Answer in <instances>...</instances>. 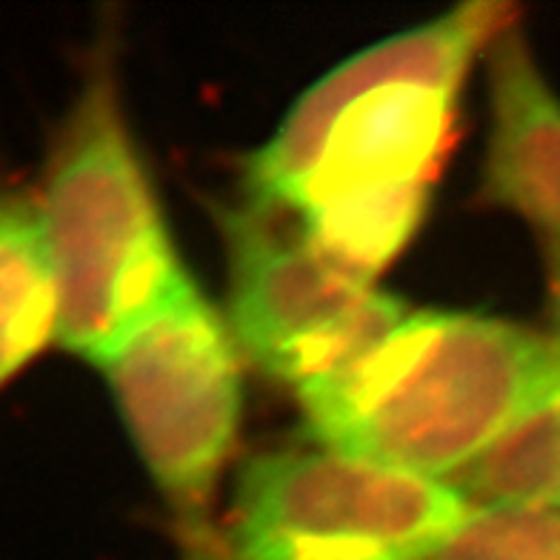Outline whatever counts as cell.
<instances>
[{
    "label": "cell",
    "instance_id": "6da1fadb",
    "mask_svg": "<svg viewBox=\"0 0 560 560\" xmlns=\"http://www.w3.org/2000/svg\"><path fill=\"white\" fill-rule=\"evenodd\" d=\"M503 12L466 3L326 72L252 155V203L292 212L317 249L375 280L420 223L466 72Z\"/></svg>",
    "mask_w": 560,
    "mask_h": 560
},
{
    "label": "cell",
    "instance_id": "ba28073f",
    "mask_svg": "<svg viewBox=\"0 0 560 560\" xmlns=\"http://www.w3.org/2000/svg\"><path fill=\"white\" fill-rule=\"evenodd\" d=\"M58 283L35 195L0 186V392L58 343Z\"/></svg>",
    "mask_w": 560,
    "mask_h": 560
},
{
    "label": "cell",
    "instance_id": "5b68a950",
    "mask_svg": "<svg viewBox=\"0 0 560 560\" xmlns=\"http://www.w3.org/2000/svg\"><path fill=\"white\" fill-rule=\"evenodd\" d=\"M469 506L452 483L332 446L278 452L252 460L241 475L235 558L395 555L420 560Z\"/></svg>",
    "mask_w": 560,
    "mask_h": 560
},
{
    "label": "cell",
    "instance_id": "3957f363",
    "mask_svg": "<svg viewBox=\"0 0 560 560\" xmlns=\"http://www.w3.org/2000/svg\"><path fill=\"white\" fill-rule=\"evenodd\" d=\"M35 200L58 283V343L101 366L189 278L106 72L92 74L67 112Z\"/></svg>",
    "mask_w": 560,
    "mask_h": 560
},
{
    "label": "cell",
    "instance_id": "7a4b0ae2",
    "mask_svg": "<svg viewBox=\"0 0 560 560\" xmlns=\"http://www.w3.org/2000/svg\"><path fill=\"white\" fill-rule=\"evenodd\" d=\"M558 381L555 338L494 317L406 310L295 398L324 446L452 483Z\"/></svg>",
    "mask_w": 560,
    "mask_h": 560
},
{
    "label": "cell",
    "instance_id": "52a82bcc",
    "mask_svg": "<svg viewBox=\"0 0 560 560\" xmlns=\"http://www.w3.org/2000/svg\"><path fill=\"white\" fill-rule=\"evenodd\" d=\"M489 195L524 214L560 252V95L512 26L489 46Z\"/></svg>",
    "mask_w": 560,
    "mask_h": 560
},
{
    "label": "cell",
    "instance_id": "7c38bea8",
    "mask_svg": "<svg viewBox=\"0 0 560 560\" xmlns=\"http://www.w3.org/2000/svg\"><path fill=\"white\" fill-rule=\"evenodd\" d=\"M315 560H404L395 555H329V558H315Z\"/></svg>",
    "mask_w": 560,
    "mask_h": 560
},
{
    "label": "cell",
    "instance_id": "277c9868",
    "mask_svg": "<svg viewBox=\"0 0 560 560\" xmlns=\"http://www.w3.org/2000/svg\"><path fill=\"white\" fill-rule=\"evenodd\" d=\"M97 369L158 489L184 515L200 512L235 446L244 406L226 324L186 278Z\"/></svg>",
    "mask_w": 560,
    "mask_h": 560
},
{
    "label": "cell",
    "instance_id": "9c48e42d",
    "mask_svg": "<svg viewBox=\"0 0 560 560\" xmlns=\"http://www.w3.org/2000/svg\"><path fill=\"white\" fill-rule=\"evenodd\" d=\"M472 506L560 512V381L452 480Z\"/></svg>",
    "mask_w": 560,
    "mask_h": 560
},
{
    "label": "cell",
    "instance_id": "8fae6325",
    "mask_svg": "<svg viewBox=\"0 0 560 560\" xmlns=\"http://www.w3.org/2000/svg\"><path fill=\"white\" fill-rule=\"evenodd\" d=\"M552 317H555V340L560 343V252H552Z\"/></svg>",
    "mask_w": 560,
    "mask_h": 560
},
{
    "label": "cell",
    "instance_id": "8992f818",
    "mask_svg": "<svg viewBox=\"0 0 560 560\" xmlns=\"http://www.w3.org/2000/svg\"><path fill=\"white\" fill-rule=\"evenodd\" d=\"M226 246L232 340L295 392L352 363L409 310L258 207L229 214Z\"/></svg>",
    "mask_w": 560,
    "mask_h": 560
},
{
    "label": "cell",
    "instance_id": "30bf717a",
    "mask_svg": "<svg viewBox=\"0 0 560 560\" xmlns=\"http://www.w3.org/2000/svg\"><path fill=\"white\" fill-rule=\"evenodd\" d=\"M420 560H560V512L469 506Z\"/></svg>",
    "mask_w": 560,
    "mask_h": 560
}]
</instances>
